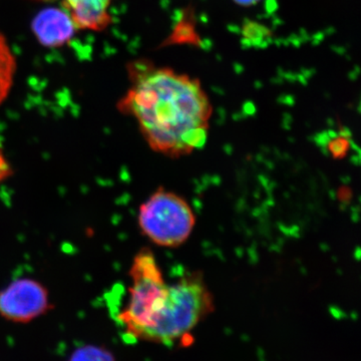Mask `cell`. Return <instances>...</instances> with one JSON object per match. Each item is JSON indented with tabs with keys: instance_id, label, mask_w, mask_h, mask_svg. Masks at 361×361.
<instances>
[{
	"instance_id": "6",
	"label": "cell",
	"mask_w": 361,
	"mask_h": 361,
	"mask_svg": "<svg viewBox=\"0 0 361 361\" xmlns=\"http://www.w3.org/2000/svg\"><path fill=\"white\" fill-rule=\"evenodd\" d=\"M75 27L103 30L110 25L109 7L111 0H65Z\"/></svg>"
},
{
	"instance_id": "8",
	"label": "cell",
	"mask_w": 361,
	"mask_h": 361,
	"mask_svg": "<svg viewBox=\"0 0 361 361\" xmlns=\"http://www.w3.org/2000/svg\"><path fill=\"white\" fill-rule=\"evenodd\" d=\"M70 361H115L109 351L97 346H84L71 355Z\"/></svg>"
},
{
	"instance_id": "4",
	"label": "cell",
	"mask_w": 361,
	"mask_h": 361,
	"mask_svg": "<svg viewBox=\"0 0 361 361\" xmlns=\"http://www.w3.org/2000/svg\"><path fill=\"white\" fill-rule=\"evenodd\" d=\"M49 306V292L35 280H16L0 291V315L9 322H32L47 312Z\"/></svg>"
},
{
	"instance_id": "11",
	"label": "cell",
	"mask_w": 361,
	"mask_h": 361,
	"mask_svg": "<svg viewBox=\"0 0 361 361\" xmlns=\"http://www.w3.org/2000/svg\"><path fill=\"white\" fill-rule=\"evenodd\" d=\"M235 1L238 2L242 6H251V4H255L257 0H235Z\"/></svg>"
},
{
	"instance_id": "1",
	"label": "cell",
	"mask_w": 361,
	"mask_h": 361,
	"mask_svg": "<svg viewBox=\"0 0 361 361\" xmlns=\"http://www.w3.org/2000/svg\"><path fill=\"white\" fill-rule=\"evenodd\" d=\"M130 73L132 85L118 106L137 121L149 148L176 159L204 147L213 108L200 80L145 61Z\"/></svg>"
},
{
	"instance_id": "9",
	"label": "cell",
	"mask_w": 361,
	"mask_h": 361,
	"mask_svg": "<svg viewBox=\"0 0 361 361\" xmlns=\"http://www.w3.org/2000/svg\"><path fill=\"white\" fill-rule=\"evenodd\" d=\"M329 154L336 160H342L348 155L349 149H350V142L348 141V137L343 135H338L334 137L329 142Z\"/></svg>"
},
{
	"instance_id": "5",
	"label": "cell",
	"mask_w": 361,
	"mask_h": 361,
	"mask_svg": "<svg viewBox=\"0 0 361 361\" xmlns=\"http://www.w3.org/2000/svg\"><path fill=\"white\" fill-rule=\"evenodd\" d=\"M75 23L68 13L59 8H47L32 21V30L45 47L65 44L73 37Z\"/></svg>"
},
{
	"instance_id": "2",
	"label": "cell",
	"mask_w": 361,
	"mask_h": 361,
	"mask_svg": "<svg viewBox=\"0 0 361 361\" xmlns=\"http://www.w3.org/2000/svg\"><path fill=\"white\" fill-rule=\"evenodd\" d=\"M129 273V300L118 319L128 336L137 341L185 344L215 310L201 272H185L175 283L169 284L149 249L137 254Z\"/></svg>"
},
{
	"instance_id": "10",
	"label": "cell",
	"mask_w": 361,
	"mask_h": 361,
	"mask_svg": "<svg viewBox=\"0 0 361 361\" xmlns=\"http://www.w3.org/2000/svg\"><path fill=\"white\" fill-rule=\"evenodd\" d=\"M337 197H338L339 201L345 203V202H349L351 200V198H353V191H351L349 187H341V189L338 190Z\"/></svg>"
},
{
	"instance_id": "7",
	"label": "cell",
	"mask_w": 361,
	"mask_h": 361,
	"mask_svg": "<svg viewBox=\"0 0 361 361\" xmlns=\"http://www.w3.org/2000/svg\"><path fill=\"white\" fill-rule=\"evenodd\" d=\"M16 61L6 39L0 33V104L7 97L13 85Z\"/></svg>"
},
{
	"instance_id": "3",
	"label": "cell",
	"mask_w": 361,
	"mask_h": 361,
	"mask_svg": "<svg viewBox=\"0 0 361 361\" xmlns=\"http://www.w3.org/2000/svg\"><path fill=\"white\" fill-rule=\"evenodd\" d=\"M137 222L145 236L156 245L176 248L191 236L196 216L183 197L160 188L140 207Z\"/></svg>"
}]
</instances>
